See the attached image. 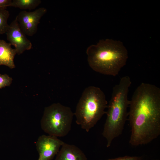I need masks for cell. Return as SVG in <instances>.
I'll use <instances>...</instances> for the list:
<instances>
[{
    "instance_id": "obj_1",
    "label": "cell",
    "mask_w": 160,
    "mask_h": 160,
    "mask_svg": "<svg viewBox=\"0 0 160 160\" xmlns=\"http://www.w3.org/2000/svg\"><path fill=\"white\" fill-rule=\"evenodd\" d=\"M128 112L133 146L150 143L160 135V89L155 85L142 83L129 100Z\"/></svg>"
},
{
    "instance_id": "obj_4",
    "label": "cell",
    "mask_w": 160,
    "mask_h": 160,
    "mask_svg": "<svg viewBox=\"0 0 160 160\" xmlns=\"http://www.w3.org/2000/svg\"><path fill=\"white\" fill-rule=\"evenodd\" d=\"M108 102L101 89L90 86L84 90L74 113L76 123L88 132L105 113Z\"/></svg>"
},
{
    "instance_id": "obj_14",
    "label": "cell",
    "mask_w": 160,
    "mask_h": 160,
    "mask_svg": "<svg viewBox=\"0 0 160 160\" xmlns=\"http://www.w3.org/2000/svg\"><path fill=\"white\" fill-rule=\"evenodd\" d=\"M105 160H142V158L137 156H125Z\"/></svg>"
},
{
    "instance_id": "obj_7",
    "label": "cell",
    "mask_w": 160,
    "mask_h": 160,
    "mask_svg": "<svg viewBox=\"0 0 160 160\" xmlns=\"http://www.w3.org/2000/svg\"><path fill=\"white\" fill-rule=\"evenodd\" d=\"M64 143L55 136L45 135L39 136L36 144L39 154L38 160H52Z\"/></svg>"
},
{
    "instance_id": "obj_10",
    "label": "cell",
    "mask_w": 160,
    "mask_h": 160,
    "mask_svg": "<svg viewBox=\"0 0 160 160\" xmlns=\"http://www.w3.org/2000/svg\"><path fill=\"white\" fill-rule=\"evenodd\" d=\"M9 43L0 39V65L7 66L10 69L15 67L14 59L17 53Z\"/></svg>"
},
{
    "instance_id": "obj_3",
    "label": "cell",
    "mask_w": 160,
    "mask_h": 160,
    "mask_svg": "<svg viewBox=\"0 0 160 160\" xmlns=\"http://www.w3.org/2000/svg\"><path fill=\"white\" fill-rule=\"evenodd\" d=\"M131 84L130 78L125 76L113 87L111 97L106 114L107 116L102 135L106 140V147L122 133L128 115L127 108L129 89Z\"/></svg>"
},
{
    "instance_id": "obj_15",
    "label": "cell",
    "mask_w": 160,
    "mask_h": 160,
    "mask_svg": "<svg viewBox=\"0 0 160 160\" xmlns=\"http://www.w3.org/2000/svg\"><path fill=\"white\" fill-rule=\"evenodd\" d=\"M12 0H0V9H6L7 7H10Z\"/></svg>"
},
{
    "instance_id": "obj_12",
    "label": "cell",
    "mask_w": 160,
    "mask_h": 160,
    "mask_svg": "<svg viewBox=\"0 0 160 160\" xmlns=\"http://www.w3.org/2000/svg\"><path fill=\"white\" fill-rule=\"evenodd\" d=\"M9 16V12L6 9H0V35L6 33L8 30Z\"/></svg>"
},
{
    "instance_id": "obj_8",
    "label": "cell",
    "mask_w": 160,
    "mask_h": 160,
    "mask_svg": "<svg viewBox=\"0 0 160 160\" xmlns=\"http://www.w3.org/2000/svg\"><path fill=\"white\" fill-rule=\"evenodd\" d=\"M6 33L7 40L15 47L17 54H21L31 49L32 43L21 30L16 17L9 25Z\"/></svg>"
},
{
    "instance_id": "obj_9",
    "label": "cell",
    "mask_w": 160,
    "mask_h": 160,
    "mask_svg": "<svg viewBox=\"0 0 160 160\" xmlns=\"http://www.w3.org/2000/svg\"><path fill=\"white\" fill-rule=\"evenodd\" d=\"M55 160H88L83 151L74 145L64 143L56 155Z\"/></svg>"
},
{
    "instance_id": "obj_6",
    "label": "cell",
    "mask_w": 160,
    "mask_h": 160,
    "mask_svg": "<svg viewBox=\"0 0 160 160\" xmlns=\"http://www.w3.org/2000/svg\"><path fill=\"white\" fill-rule=\"evenodd\" d=\"M47 11L45 8L41 7L33 11L23 10L19 13L16 18L20 29L26 35L32 36L36 33L40 20Z\"/></svg>"
},
{
    "instance_id": "obj_2",
    "label": "cell",
    "mask_w": 160,
    "mask_h": 160,
    "mask_svg": "<svg viewBox=\"0 0 160 160\" xmlns=\"http://www.w3.org/2000/svg\"><path fill=\"white\" fill-rule=\"evenodd\" d=\"M90 67L95 71L113 76L126 64L128 52L122 43L111 39L101 40L86 51Z\"/></svg>"
},
{
    "instance_id": "obj_5",
    "label": "cell",
    "mask_w": 160,
    "mask_h": 160,
    "mask_svg": "<svg viewBox=\"0 0 160 160\" xmlns=\"http://www.w3.org/2000/svg\"><path fill=\"white\" fill-rule=\"evenodd\" d=\"M74 116L69 107L59 103L46 107L41 121L42 130L49 135L64 137L70 131Z\"/></svg>"
},
{
    "instance_id": "obj_13",
    "label": "cell",
    "mask_w": 160,
    "mask_h": 160,
    "mask_svg": "<svg viewBox=\"0 0 160 160\" xmlns=\"http://www.w3.org/2000/svg\"><path fill=\"white\" fill-rule=\"evenodd\" d=\"M12 81V78L7 74H0V89L9 86Z\"/></svg>"
},
{
    "instance_id": "obj_16",
    "label": "cell",
    "mask_w": 160,
    "mask_h": 160,
    "mask_svg": "<svg viewBox=\"0 0 160 160\" xmlns=\"http://www.w3.org/2000/svg\"><path fill=\"white\" fill-rule=\"evenodd\" d=\"M159 160L156 159H153V160Z\"/></svg>"
},
{
    "instance_id": "obj_11",
    "label": "cell",
    "mask_w": 160,
    "mask_h": 160,
    "mask_svg": "<svg viewBox=\"0 0 160 160\" xmlns=\"http://www.w3.org/2000/svg\"><path fill=\"white\" fill-rule=\"evenodd\" d=\"M41 2L40 0H13L10 7L23 10H33L36 8Z\"/></svg>"
}]
</instances>
